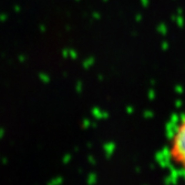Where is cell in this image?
Returning <instances> with one entry per match:
<instances>
[{"label": "cell", "mask_w": 185, "mask_h": 185, "mask_svg": "<svg viewBox=\"0 0 185 185\" xmlns=\"http://www.w3.org/2000/svg\"><path fill=\"white\" fill-rule=\"evenodd\" d=\"M166 153L171 165L185 176V110L172 128Z\"/></svg>", "instance_id": "obj_1"}]
</instances>
